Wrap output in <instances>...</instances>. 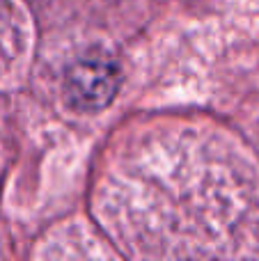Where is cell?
Here are the masks:
<instances>
[{"label":"cell","instance_id":"cell-1","mask_svg":"<svg viewBox=\"0 0 259 261\" xmlns=\"http://www.w3.org/2000/svg\"><path fill=\"white\" fill-rule=\"evenodd\" d=\"M119 87V71L110 60L83 58L64 73V92L73 108L94 113L115 99Z\"/></svg>","mask_w":259,"mask_h":261}]
</instances>
